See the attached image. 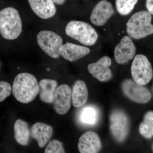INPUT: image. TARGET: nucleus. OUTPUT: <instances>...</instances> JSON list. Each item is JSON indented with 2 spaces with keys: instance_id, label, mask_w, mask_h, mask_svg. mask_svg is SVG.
Listing matches in <instances>:
<instances>
[{
  "instance_id": "obj_1",
  "label": "nucleus",
  "mask_w": 153,
  "mask_h": 153,
  "mask_svg": "<svg viewBox=\"0 0 153 153\" xmlns=\"http://www.w3.org/2000/svg\"><path fill=\"white\" fill-rule=\"evenodd\" d=\"M14 96L19 102L28 103L33 101L39 92L38 80L34 75L21 73L14 79L12 86Z\"/></svg>"
},
{
  "instance_id": "obj_2",
  "label": "nucleus",
  "mask_w": 153,
  "mask_h": 153,
  "mask_svg": "<svg viewBox=\"0 0 153 153\" xmlns=\"http://www.w3.org/2000/svg\"><path fill=\"white\" fill-rule=\"evenodd\" d=\"M22 31V22L19 11L12 7L0 11V34L7 40L16 39Z\"/></svg>"
},
{
  "instance_id": "obj_3",
  "label": "nucleus",
  "mask_w": 153,
  "mask_h": 153,
  "mask_svg": "<svg viewBox=\"0 0 153 153\" xmlns=\"http://www.w3.org/2000/svg\"><path fill=\"white\" fill-rule=\"evenodd\" d=\"M152 16L147 11H141L133 14L126 24L128 36L135 40L146 38L153 34Z\"/></svg>"
},
{
  "instance_id": "obj_4",
  "label": "nucleus",
  "mask_w": 153,
  "mask_h": 153,
  "mask_svg": "<svg viewBox=\"0 0 153 153\" xmlns=\"http://www.w3.org/2000/svg\"><path fill=\"white\" fill-rule=\"evenodd\" d=\"M65 32L70 38L87 46L96 43L98 35L95 29L86 22L71 21L66 25Z\"/></svg>"
},
{
  "instance_id": "obj_5",
  "label": "nucleus",
  "mask_w": 153,
  "mask_h": 153,
  "mask_svg": "<svg viewBox=\"0 0 153 153\" xmlns=\"http://www.w3.org/2000/svg\"><path fill=\"white\" fill-rule=\"evenodd\" d=\"M109 128L113 137L117 143H122L126 139L130 130L128 116L120 109H115L109 116Z\"/></svg>"
},
{
  "instance_id": "obj_6",
  "label": "nucleus",
  "mask_w": 153,
  "mask_h": 153,
  "mask_svg": "<svg viewBox=\"0 0 153 153\" xmlns=\"http://www.w3.org/2000/svg\"><path fill=\"white\" fill-rule=\"evenodd\" d=\"M131 73L133 80L140 85L147 84L152 78V67L147 57L139 54L135 55L131 66Z\"/></svg>"
},
{
  "instance_id": "obj_7",
  "label": "nucleus",
  "mask_w": 153,
  "mask_h": 153,
  "mask_svg": "<svg viewBox=\"0 0 153 153\" xmlns=\"http://www.w3.org/2000/svg\"><path fill=\"white\" fill-rule=\"evenodd\" d=\"M37 39L39 47L46 54L53 58L59 57V49L63 44L61 36L52 31L44 30L38 33Z\"/></svg>"
},
{
  "instance_id": "obj_8",
  "label": "nucleus",
  "mask_w": 153,
  "mask_h": 153,
  "mask_svg": "<svg viewBox=\"0 0 153 153\" xmlns=\"http://www.w3.org/2000/svg\"><path fill=\"white\" fill-rule=\"evenodd\" d=\"M124 94L131 100L140 103H146L150 100L152 95L149 91L143 85H139L131 79L124 80L121 84Z\"/></svg>"
},
{
  "instance_id": "obj_9",
  "label": "nucleus",
  "mask_w": 153,
  "mask_h": 153,
  "mask_svg": "<svg viewBox=\"0 0 153 153\" xmlns=\"http://www.w3.org/2000/svg\"><path fill=\"white\" fill-rule=\"evenodd\" d=\"M136 52V49L131 38L124 36L115 48V60L118 64H125L135 57Z\"/></svg>"
},
{
  "instance_id": "obj_10",
  "label": "nucleus",
  "mask_w": 153,
  "mask_h": 153,
  "mask_svg": "<svg viewBox=\"0 0 153 153\" xmlns=\"http://www.w3.org/2000/svg\"><path fill=\"white\" fill-rule=\"evenodd\" d=\"M111 65L110 57L105 56L97 62L88 64V70L90 74L99 81L105 82L112 78V71L109 68Z\"/></svg>"
},
{
  "instance_id": "obj_11",
  "label": "nucleus",
  "mask_w": 153,
  "mask_h": 153,
  "mask_svg": "<svg viewBox=\"0 0 153 153\" xmlns=\"http://www.w3.org/2000/svg\"><path fill=\"white\" fill-rule=\"evenodd\" d=\"M71 91L67 84L57 87L54 98V108L58 114L64 115L68 112L71 106Z\"/></svg>"
},
{
  "instance_id": "obj_12",
  "label": "nucleus",
  "mask_w": 153,
  "mask_h": 153,
  "mask_svg": "<svg viewBox=\"0 0 153 153\" xmlns=\"http://www.w3.org/2000/svg\"><path fill=\"white\" fill-rule=\"evenodd\" d=\"M114 10L111 3L107 0H102L95 6L90 16V21L92 24L101 27L114 13Z\"/></svg>"
},
{
  "instance_id": "obj_13",
  "label": "nucleus",
  "mask_w": 153,
  "mask_h": 153,
  "mask_svg": "<svg viewBox=\"0 0 153 153\" xmlns=\"http://www.w3.org/2000/svg\"><path fill=\"white\" fill-rule=\"evenodd\" d=\"M101 148V140L95 132H86L79 137L78 149L80 153H99Z\"/></svg>"
},
{
  "instance_id": "obj_14",
  "label": "nucleus",
  "mask_w": 153,
  "mask_h": 153,
  "mask_svg": "<svg viewBox=\"0 0 153 153\" xmlns=\"http://www.w3.org/2000/svg\"><path fill=\"white\" fill-rule=\"evenodd\" d=\"M90 52V49L87 47L68 42L63 44L59 51L60 56L71 62L85 57Z\"/></svg>"
},
{
  "instance_id": "obj_15",
  "label": "nucleus",
  "mask_w": 153,
  "mask_h": 153,
  "mask_svg": "<svg viewBox=\"0 0 153 153\" xmlns=\"http://www.w3.org/2000/svg\"><path fill=\"white\" fill-rule=\"evenodd\" d=\"M53 129L52 126L41 122L36 123L30 129L31 137L38 142L39 147L44 148L52 137Z\"/></svg>"
},
{
  "instance_id": "obj_16",
  "label": "nucleus",
  "mask_w": 153,
  "mask_h": 153,
  "mask_svg": "<svg viewBox=\"0 0 153 153\" xmlns=\"http://www.w3.org/2000/svg\"><path fill=\"white\" fill-rule=\"evenodd\" d=\"M28 2L33 12L41 19H50L56 13V7L52 0H28Z\"/></svg>"
},
{
  "instance_id": "obj_17",
  "label": "nucleus",
  "mask_w": 153,
  "mask_h": 153,
  "mask_svg": "<svg viewBox=\"0 0 153 153\" xmlns=\"http://www.w3.org/2000/svg\"><path fill=\"white\" fill-rule=\"evenodd\" d=\"M39 97L44 103H53L57 83L56 80L49 79H42L39 83Z\"/></svg>"
},
{
  "instance_id": "obj_18",
  "label": "nucleus",
  "mask_w": 153,
  "mask_h": 153,
  "mask_svg": "<svg viewBox=\"0 0 153 153\" xmlns=\"http://www.w3.org/2000/svg\"><path fill=\"white\" fill-rule=\"evenodd\" d=\"M88 90L86 84L83 80L78 79L74 83L71 92V102L73 106L79 108L87 102Z\"/></svg>"
},
{
  "instance_id": "obj_19",
  "label": "nucleus",
  "mask_w": 153,
  "mask_h": 153,
  "mask_svg": "<svg viewBox=\"0 0 153 153\" xmlns=\"http://www.w3.org/2000/svg\"><path fill=\"white\" fill-rule=\"evenodd\" d=\"M14 137L19 144L26 146L30 141V129L27 123L18 119L14 124Z\"/></svg>"
},
{
  "instance_id": "obj_20",
  "label": "nucleus",
  "mask_w": 153,
  "mask_h": 153,
  "mask_svg": "<svg viewBox=\"0 0 153 153\" xmlns=\"http://www.w3.org/2000/svg\"><path fill=\"white\" fill-rule=\"evenodd\" d=\"M79 118L81 122L85 125H95L98 123L99 118L98 109L92 105L84 107L80 111Z\"/></svg>"
},
{
  "instance_id": "obj_21",
  "label": "nucleus",
  "mask_w": 153,
  "mask_h": 153,
  "mask_svg": "<svg viewBox=\"0 0 153 153\" xmlns=\"http://www.w3.org/2000/svg\"><path fill=\"white\" fill-rule=\"evenodd\" d=\"M139 132L146 138L153 136V111H148L145 115L144 120L139 126Z\"/></svg>"
},
{
  "instance_id": "obj_22",
  "label": "nucleus",
  "mask_w": 153,
  "mask_h": 153,
  "mask_svg": "<svg viewBox=\"0 0 153 153\" xmlns=\"http://www.w3.org/2000/svg\"><path fill=\"white\" fill-rule=\"evenodd\" d=\"M138 0H116L115 5L118 13L126 16L133 10Z\"/></svg>"
},
{
  "instance_id": "obj_23",
  "label": "nucleus",
  "mask_w": 153,
  "mask_h": 153,
  "mask_svg": "<svg viewBox=\"0 0 153 153\" xmlns=\"http://www.w3.org/2000/svg\"><path fill=\"white\" fill-rule=\"evenodd\" d=\"M44 153H66L63 143L57 140L49 142L45 149Z\"/></svg>"
},
{
  "instance_id": "obj_24",
  "label": "nucleus",
  "mask_w": 153,
  "mask_h": 153,
  "mask_svg": "<svg viewBox=\"0 0 153 153\" xmlns=\"http://www.w3.org/2000/svg\"><path fill=\"white\" fill-rule=\"evenodd\" d=\"M12 90V87L10 83L5 81H0V102L10 95Z\"/></svg>"
},
{
  "instance_id": "obj_25",
  "label": "nucleus",
  "mask_w": 153,
  "mask_h": 153,
  "mask_svg": "<svg viewBox=\"0 0 153 153\" xmlns=\"http://www.w3.org/2000/svg\"><path fill=\"white\" fill-rule=\"evenodd\" d=\"M146 7L148 12L153 15V0H146Z\"/></svg>"
},
{
  "instance_id": "obj_26",
  "label": "nucleus",
  "mask_w": 153,
  "mask_h": 153,
  "mask_svg": "<svg viewBox=\"0 0 153 153\" xmlns=\"http://www.w3.org/2000/svg\"><path fill=\"white\" fill-rule=\"evenodd\" d=\"M55 4L58 5H62L64 4L66 0H52Z\"/></svg>"
},
{
  "instance_id": "obj_27",
  "label": "nucleus",
  "mask_w": 153,
  "mask_h": 153,
  "mask_svg": "<svg viewBox=\"0 0 153 153\" xmlns=\"http://www.w3.org/2000/svg\"><path fill=\"white\" fill-rule=\"evenodd\" d=\"M152 149H153V146H152Z\"/></svg>"
},
{
  "instance_id": "obj_28",
  "label": "nucleus",
  "mask_w": 153,
  "mask_h": 153,
  "mask_svg": "<svg viewBox=\"0 0 153 153\" xmlns=\"http://www.w3.org/2000/svg\"></svg>"
}]
</instances>
